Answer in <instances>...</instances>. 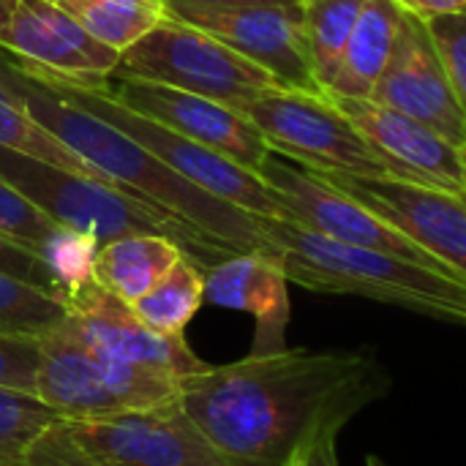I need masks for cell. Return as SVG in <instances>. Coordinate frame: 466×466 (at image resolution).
Returning a JSON list of instances; mask_svg holds the SVG:
<instances>
[{"label":"cell","instance_id":"obj_1","mask_svg":"<svg viewBox=\"0 0 466 466\" xmlns=\"http://www.w3.org/2000/svg\"><path fill=\"white\" fill-rule=\"evenodd\" d=\"M390 388L371 350H281L208 366L177 401L227 466H295L311 437L341 431Z\"/></svg>","mask_w":466,"mask_h":466},{"label":"cell","instance_id":"obj_2","mask_svg":"<svg viewBox=\"0 0 466 466\" xmlns=\"http://www.w3.org/2000/svg\"><path fill=\"white\" fill-rule=\"evenodd\" d=\"M0 87L41 128L90 164L104 180L188 221L229 254L262 251L257 216L194 186L109 120L46 85L27 63L0 57Z\"/></svg>","mask_w":466,"mask_h":466},{"label":"cell","instance_id":"obj_3","mask_svg":"<svg viewBox=\"0 0 466 466\" xmlns=\"http://www.w3.org/2000/svg\"><path fill=\"white\" fill-rule=\"evenodd\" d=\"M262 251L279 257L289 284L319 295H355L466 328V279L393 254L330 240L287 218L257 216Z\"/></svg>","mask_w":466,"mask_h":466},{"label":"cell","instance_id":"obj_4","mask_svg":"<svg viewBox=\"0 0 466 466\" xmlns=\"http://www.w3.org/2000/svg\"><path fill=\"white\" fill-rule=\"evenodd\" d=\"M0 177L19 188L55 224L90 235L98 243H109L126 235H167L186 251L188 259L205 270L232 257L180 216L104 177L79 175L3 145Z\"/></svg>","mask_w":466,"mask_h":466},{"label":"cell","instance_id":"obj_5","mask_svg":"<svg viewBox=\"0 0 466 466\" xmlns=\"http://www.w3.org/2000/svg\"><path fill=\"white\" fill-rule=\"evenodd\" d=\"M41 358L33 396L63 420H90L131 410H150L177 399L180 382L158 369L120 360L87 344L63 317L57 328L38 336Z\"/></svg>","mask_w":466,"mask_h":466},{"label":"cell","instance_id":"obj_6","mask_svg":"<svg viewBox=\"0 0 466 466\" xmlns=\"http://www.w3.org/2000/svg\"><path fill=\"white\" fill-rule=\"evenodd\" d=\"M115 74L188 90L238 112L257 93L281 87L276 76L216 35L169 14L137 44L120 52Z\"/></svg>","mask_w":466,"mask_h":466},{"label":"cell","instance_id":"obj_7","mask_svg":"<svg viewBox=\"0 0 466 466\" xmlns=\"http://www.w3.org/2000/svg\"><path fill=\"white\" fill-rule=\"evenodd\" d=\"M268 147L306 169L358 177H393L382 156L325 93L270 87L240 109Z\"/></svg>","mask_w":466,"mask_h":466},{"label":"cell","instance_id":"obj_8","mask_svg":"<svg viewBox=\"0 0 466 466\" xmlns=\"http://www.w3.org/2000/svg\"><path fill=\"white\" fill-rule=\"evenodd\" d=\"M46 85H52L57 93H63L66 98H71L74 104L90 109L93 115L109 120L112 126H117L123 134H128L134 142H139L147 153H153L158 161H164L167 167H172L177 175H183L186 180H191L194 186L205 188L208 194L243 208L254 216H270V218H284V208L279 205L273 188L251 169H246L243 164L123 106L120 101H115L112 96L101 93L98 87L87 85V82H76V79H66V76H55L44 68L30 66Z\"/></svg>","mask_w":466,"mask_h":466},{"label":"cell","instance_id":"obj_9","mask_svg":"<svg viewBox=\"0 0 466 466\" xmlns=\"http://www.w3.org/2000/svg\"><path fill=\"white\" fill-rule=\"evenodd\" d=\"M259 177L273 188L279 205L284 208L287 221H295L306 229H314L347 246L393 254V257L451 273L434 257H429L420 246H415L407 235H401L374 210H369L366 205H360L358 199L336 188L322 175L279 153H270L259 169Z\"/></svg>","mask_w":466,"mask_h":466},{"label":"cell","instance_id":"obj_10","mask_svg":"<svg viewBox=\"0 0 466 466\" xmlns=\"http://www.w3.org/2000/svg\"><path fill=\"white\" fill-rule=\"evenodd\" d=\"M87 85L112 96L123 106L243 164L246 169H251L257 175H259L265 158L273 153L268 147L265 137L259 134V128L243 112H238L221 101H213V98H205V96H197L188 90H177V87L145 82V79L117 76V74L93 79Z\"/></svg>","mask_w":466,"mask_h":466},{"label":"cell","instance_id":"obj_11","mask_svg":"<svg viewBox=\"0 0 466 466\" xmlns=\"http://www.w3.org/2000/svg\"><path fill=\"white\" fill-rule=\"evenodd\" d=\"M66 423L104 466H227L177 399L150 410Z\"/></svg>","mask_w":466,"mask_h":466},{"label":"cell","instance_id":"obj_12","mask_svg":"<svg viewBox=\"0 0 466 466\" xmlns=\"http://www.w3.org/2000/svg\"><path fill=\"white\" fill-rule=\"evenodd\" d=\"M167 14L216 35L276 76L281 87L325 93L314 74L303 27V5H167Z\"/></svg>","mask_w":466,"mask_h":466},{"label":"cell","instance_id":"obj_13","mask_svg":"<svg viewBox=\"0 0 466 466\" xmlns=\"http://www.w3.org/2000/svg\"><path fill=\"white\" fill-rule=\"evenodd\" d=\"M317 175L374 210L442 268L466 279V197L404 177H358L339 172Z\"/></svg>","mask_w":466,"mask_h":466},{"label":"cell","instance_id":"obj_14","mask_svg":"<svg viewBox=\"0 0 466 466\" xmlns=\"http://www.w3.org/2000/svg\"><path fill=\"white\" fill-rule=\"evenodd\" d=\"M371 101L426 123L466 150V112L453 93L426 19L410 11L401 22L393 55L371 90Z\"/></svg>","mask_w":466,"mask_h":466},{"label":"cell","instance_id":"obj_15","mask_svg":"<svg viewBox=\"0 0 466 466\" xmlns=\"http://www.w3.org/2000/svg\"><path fill=\"white\" fill-rule=\"evenodd\" d=\"M66 322L93 347L147 369H158L175 377H191L205 371L210 363L197 358L183 336H161L147 328L134 309L90 281L63 295Z\"/></svg>","mask_w":466,"mask_h":466},{"label":"cell","instance_id":"obj_16","mask_svg":"<svg viewBox=\"0 0 466 466\" xmlns=\"http://www.w3.org/2000/svg\"><path fill=\"white\" fill-rule=\"evenodd\" d=\"M333 101L382 156L393 177L415 180L466 197V150L448 142L426 123L390 106H382L371 98Z\"/></svg>","mask_w":466,"mask_h":466},{"label":"cell","instance_id":"obj_17","mask_svg":"<svg viewBox=\"0 0 466 466\" xmlns=\"http://www.w3.org/2000/svg\"><path fill=\"white\" fill-rule=\"evenodd\" d=\"M0 49H8L19 63L79 82L115 74L120 60V52L96 41L55 0H14Z\"/></svg>","mask_w":466,"mask_h":466},{"label":"cell","instance_id":"obj_18","mask_svg":"<svg viewBox=\"0 0 466 466\" xmlns=\"http://www.w3.org/2000/svg\"><path fill=\"white\" fill-rule=\"evenodd\" d=\"M289 279L279 257L268 251L232 254L205 270V300L221 309L246 311L257 319L248 355H273L287 350Z\"/></svg>","mask_w":466,"mask_h":466},{"label":"cell","instance_id":"obj_19","mask_svg":"<svg viewBox=\"0 0 466 466\" xmlns=\"http://www.w3.org/2000/svg\"><path fill=\"white\" fill-rule=\"evenodd\" d=\"M404 16L407 11L396 0L363 3L339 71L328 87L330 98H371V90L393 55Z\"/></svg>","mask_w":466,"mask_h":466},{"label":"cell","instance_id":"obj_20","mask_svg":"<svg viewBox=\"0 0 466 466\" xmlns=\"http://www.w3.org/2000/svg\"><path fill=\"white\" fill-rule=\"evenodd\" d=\"M186 251L167 235H126L98 246L96 281L126 303L147 295Z\"/></svg>","mask_w":466,"mask_h":466},{"label":"cell","instance_id":"obj_21","mask_svg":"<svg viewBox=\"0 0 466 466\" xmlns=\"http://www.w3.org/2000/svg\"><path fill=\"white\" fill-rule=\"evenodd\" d=\"M205 303V268L183 257L147 295L128 303L134 314L161 336H183Z\"/></svg>","mask_w":466,"mask_h":466},{"label":"cell","instance_id":"obj_22","mask_svg":"<svg viewBox=\"0 0 466 466\" xmlns=\"http://www.w3.org/2000/svg\"><path fill=\"white\" fill-rule=\"evenodd\" d=\"M68 11L96 41L126 52L145 33H150L164 16V0H55Z\"/></svg>","mask_w":466,"mask_h":466},{"label":"cell","instance_id":"obj_23","mask_svg":"<svg viewBox=\"0 0 466 466\" xmlns=\"http://www.w3.org/2000/svg\"><path fill=\"white\" fill-rule=\"evenodd\" d=\"M366 0H303V27L314 63L319 87L328 96V87L339 71L347 41L358 22V14Z\"/></svg>","mask_w":466,"mask_h":466},{"label":"cell","instance_id":"obj_24","mask_svg":"<svg viewBox=\"0 0 466 466\" xmlns=\"http://www.w3.org/2000/svg\"><path fill=\"white\" fill-rule=\"evenodd\" d=\"M66 317L60 295L0 273V330L19 336H44Z\"/></svg>","mask_w":466,"mask_h":466},{"label":"cell","instance_id":"obj_25","mask_svg":"<svg viewBox=\"0 0 466 466\" xmlns=\"http://www.w3.org/2000/svg\"><path fill=\"white\" fill-rule=\"evenodd\" d=\"M0 145L16 153L41 158L46 164L79 172V175L101 177L90 164H85L76 153H71L63 142H57L46 128H41L22 106H16L3 87H0Z\"/></svg>","mask_w":466,"mask_h":466},{"label":"cell","instance_id":"obj_26","mask_svg":"<svg viewBox=\"0 0 466 466\" xmlns=\"http://www.w3.org/2000/svg\"><path fill=\"white\" fill-rule=\"evenodd\" d=\"M98 240L90 235H82L76 229H66L57 224V229L41 243L38 257L46 262L49 273L55 276L60 295L74 292L90 281H96V254Z\"/></svg>","mask_w":466,"mask_h":466},{"label":"cell","instance_id":"obj_27","mask_svg":"<svg viewBox=\"0 0 466 466\" xmlns=\"http://www.w3.org/2000/svg\"><path fill=\"white\" fill-rule=\"evenodd\" d=\"M63 420L33 393L0 388V464L14 459L35 434Z\"/></svg>","mask_w":466,"mask_h":466},{"label":"cell","instance_id":"obj_28","mask_svg":"<svg viewBox=\"0 0 466 466\" xmlns=\"http://www.w3.org/2000/svg\"><path fill=\"white\" fill-rule=\"evenodd\" d=\"M0 466H104L98 464L71 434L66 420L46 426L14 459Z\"/></svg>","mask_w":466,"mask_h":466},{"label":"cell","instance_id":"obj_29","mask_svg":"<svg viewBox=\"0 0 466 466\" xmlns=\"http://www.w3.org/2000/svg\"><path fill=\"white\" fill-rule=\"evenodd\" d=\"M55 229L57 224L41 208H35L19 188L0 177V235L38 251Z\"/></svg>","mask_w":466,"mask_h":466},{"label":"cell","instance_id":"obj_30","mask_svg":"<svg viewBox=\"0 0 466 466\" xmlns=\"http://www.w3.org/2000/svg\"><path fill=\"white\" fill-rule=\"evenodd\" d=\"M426 27L431 33L440 60L448 71L453 93L466 112V11L431 16V19H426Z\"/></svg>","mask_w":466,"mask_h":466},{"label":"cell","instance_id":"obj_31","mask_svg":"<svg viewBox=\"0 0 466 466\" xmlns=\"http://www.w3.org/2000/svg\"><path fill=\"white\" fill-rule=\"evenodd\" d=\"M41 344L38 336L0 333V388L33 393Z\"/></svg>","mask_w":466,"mask_h":466},{"label":"cell","instance_id":"obj_32","mask_svg":"<svg viewBox=\"0 0 466 466\" xmlns=\"http://www.w3.org/2000/svg\"><path fill=\"white\" fill-rule=\"evenodd\" d=\"M0 273H8L19 281H27L33 287L60 295V287H57L55 276L49 273L46 262L38 257V251H33L25 243L5 238V235H0Z\"/></svg>","mask_w":466,"mask_h":466},{"label":"cell","instance_id":"obj_33","mask_svg":"<svg viewBox=\"0 0 466 466\" xmlns=\"http://www.w3.org/2000/svg\"><path fill=\"white\" fill-rule=\"evenodd\" d=\"M339 429H325L306 442L295 466H339Z\"/></svg>","mask_w":466,"mask_h":466},{"label":"cell","instance_id":"obj_34","mask_svg":"<svg viewBox=\"0 0 466 466\" xmlns=\"http://www.w3.org/2000/svg\"><path fill=\"white\" fill-rule=\"evenodd\" d=\"M404 11L420 16V19H431V16H442V14H459L466 11V0H396Z\"/></svg>","mask_w":466,"mask_h":466},{"label":"cell","instance_id":"obj_35","mask_svg":"<svg viewBox=\"0 0 466 466\" xmlns=\"http://www.w3.org/2000/svg\"><path fill=\"white\" fill-rule=\"evenodd\" d=\"M167 5H213V8H232V5H287L298 8L303 0H164Z\"/></svg>","mask_w":466,"mask_h":466},{"label":"cell","instance_id":"obj_36","mask_svg":"<svg viewBox=\"0 0 466 466\" xmlns=\"http://www.w3.org/2000/svg\"><path fill=\"white\" fill-rule=\"evenodd\" d=\"M11 11H14V0H0V35L5 33L11 22Z\"/></svg>","mask_w":466,"mask_h":466},{"label":"cell","instance_id":"obj_37","mask_svg":"<svg viewBox=\"0 0 466 466\" xmlns=\"http://www.w3.org/2000/svg\"><path fill=\"white\" fill-rule=\"evenodd\" d=\"M366 466H388V464H385L380 456H369V459H366Z\"/></svg>","mask_w":466,"mask_h":466},{"label":"cell","instance_id":"obj_38","mask_svg":"<svg viewBox=\"0 0 466 466\" xmlns=\"http://www.w3.org/2000/svg\"><path fill=\"white\" fill-rule=\"evenodd\" d=\"M0 333H5V330H0Z\"/></svg>","mask_w":466,"mask_h":466}]
</instances>
